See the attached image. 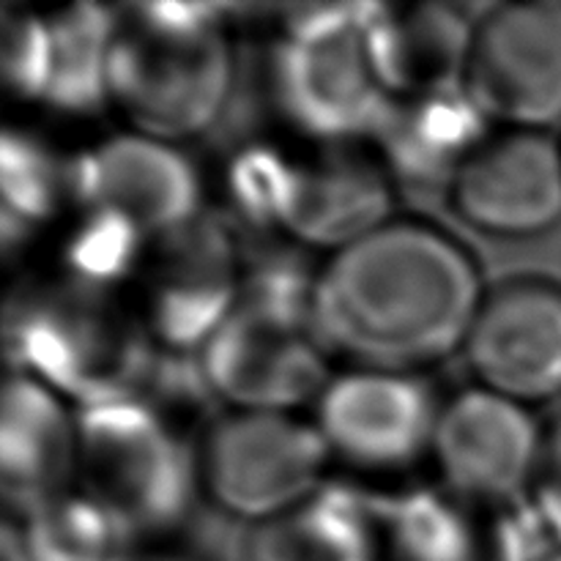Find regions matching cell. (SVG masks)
<instances>
[{"instance_id":"cell-13","label":"cell","mask_w":561,"mask_h":561,"mask_svg":"<svg viewBox=\"0 0 561 561\" xmlns=\"http://www.w3.org/2000/svg\"><path fill=\"white\" fill-rule=\"evenodd\" d=\"M392 561H537L553 551L526 502L422 485L381 510Z\"/></svg>"},{"instance_id":"cell-22","label":"cell","mask_w":561,"mask_h":561,"mask_svg":"<svg viewBox=\"0 0 561 561\" xmlns=\"http://www.w3.org/2000/svg\"><path fill=\"white\" fill-rule=\"evenodd\" d=\"M47 20L53 33V60L42 107L80 118L107 110L115 9L102 3H77L53 11Z\"/></svg>"},{"instance_id":"cell-21","label":"cell","mask_w":561,"mask_h":561,"mask_svg":"<svg viewBox=\"0 0 561 561\" xmlns=\"http://www.w3.org/2000/svg\"><path fill=\"white\" fill-rule=\"evenodd\" d=\"M9 548L16 561H129L135 537L80 488L14 513Z\"/></svg>"},{"instance_id":"cell-10","label":"cell","mask_w":561,"mask_h":561,"mask_svg":"<svg viewBox=\"0 0 561 561\" xmlns=\"http://www.w3.org/2000/svg\"><path fill=\"white\" fill-rule=\"evenodd\" d=\"M442 405L420 373L354 367L329 378L312 422L332 460L362 474H398L433 453Z\"/></svg>"},{"instance_id":"cell-12","label":"cell","mask_w":561,"mask_h":561,"mask_svg":"<svg viewBox=\"0 0 561 561\" xmlns=\"http://www.w3.org/2000/svg\"><path fill=\"white\" fill-rule=\"evenodd\" d=\"M477 383L524 405L561 394V283L513 274L488 285L463 340Z\"/></svg>"},{"instance_id":"cell-20","label":"cell","mask_w":561,"mask_h":561,"mask_svg":"<svg viewBox=\"0 0 561 561\" xmlns=\"http://www.w3.org/2000/svg\"><path fill=\"white\" fill-rule=\"evenodd\" d=\"M244 561H387L381 510L354 488L323 482L285 513L250 526Z\"/></svg>"},{"instance_id":"cell-16","label":"cell","mask_w":561,"mask_h":561,"mask_svg":"<svg viewBox=\"0 0 561 561\" xmlns=\"http://www.w3.org/2000/svg\"><path fill=\"white\" fill-rule=\"evenodd\" d=\"M394 186L365 142L294 153L279 236L334 255L394 217Z\"/></svg>"},{"instance_id":"cell-28","label":"cell","mask_w":561,"mask_h":561,"mask_svg":"<svg viewBox=\"0 0 561 561\" xmlns=\"http://www.w3.org/2000/svg\"><path fill=\"white\" fill-rule=\"evenodd\" d=\"M537 561H561V551H557V548H553V551H548L546 557H540Z\"/></svg>"},{"instance_id":"cell-17","label":"cell","mask_w":561,"mask_h":561,"mask_svg":"<svg viewBox=\"0 0 561 561\" xmlns=\"http://www.w3.org/2000/svg\"><path fill=\"white\" fill-rule=\"evenodd\" d=\"M0 485L11 513L77 488V409L20 370L3 381Z\"/></svg>"},{"instance_id":"cell-23","label":"cell","mask_w":561,"mask_h":561,"mask_svg":"<svg viewBox=\"0 0 561 561\" xmlns=\"http://www.w3.org/2000/svg\"><path fill=\"white\" fill-rule=\"evenodd\" d=\"M69 208V159L27 129L5 126L0 142V225L5 250Z\"/></svg>"},{"instance_id":"cell-6","label":"cell","mask_w":561,"mask_h":561,"mask_svg":"<svg viewBox=\"0 0 561 561\" xmlns=\"http://www.w3.org/2000/svg\"><path fill=\"white\" fill-rule=\"evenodd\" d=\"M77 488L131 537L168 535L201 491L197 447L142 394L77 409Z\"/></svg>"},{"instance_id":"cell-4","label":"cell","mask_w":561,"mask_h":561,"mask_svg":"<svg viewBox=\"0 0 561 561\" xmlns=\"http://www.w3.org/2000/svg\"><path fill=\"white\" fill-rule=\"evenodd\" d=\"M228 11L208 3L115 9L107 93L129 131L181 146L217 124L236 82Z\"/></svg>"},{"instance_id":"cell-18","label":"cell","mask_w":561,"mask_h":561,"mask_svg":"<svg viewBox=\"0 0 561 561\" xmlns=\"http://www.w3.org/2000/svg\"><path fill=\"white\" fill-rule=\"evenodd\" d=\"M491 131V121L458 85L392 99L367 146L394 184L420 190L444 186L447 192Z\"/></svg>"},{"instance_id":"cell-15","label":"cell","mask_w":561,"mask_h":561,"mask_svg":"<svg viewBox=\"0 0 561 561\" xmlns=\"http://www.w3.org/2000/svg\"><path fill=\"white\" fill-rule=\"evenodd\" d=\"M542 427L529 405L477 383L444 400L431 458L455 491L524 502L540 460Z\"/></svg>"},{"instance_id":"cell-27","label":"cell","mask_w":561,"mask_h":561,"mask_svg":"<svg viewBox=\"0 0 561 561\" xmlns=\"http://www.w3.org/2000/svg\"><path fill=\"white\" fill-rule=\"evenodd\" d=\"M129 561H192V559L175 557V553H131Z\"/></svg>"},{"instance_id":"cell-7","label":"cell","mask_w":561,"mask_h":561,"mask_svg":"<svg viewBox=\"0 0 561 561\" xmlns=\"http://www.w3.org/2000/svg\"><path fill=\"white\" fill-rule=\"evenodd\" d=\"M332 460L316 422L299 414L225 411L197 447L201 491L241 524L257 526L323 485Z\"/></svg>"},{"instance_id":"cell-9","label":"cell","mask_w":561,"mask_h":561,"mask_svg":"<svg viewBox=\"0 0 561 561\" xmlns=\"http://www.w3.org/2000/svg\"><path fill=\"white\" fill-rule=\"evenodd\" d=\"M329 345L312 321L239 305L197 351L208 394L228 411L294 414L329 383Z\"/></svg>"},{"instance_id":"cell-2","label":"cell","mask_w":561,"mask_h":561,"mask_svg":"<svg viewBox=\"0 0 561 561\" xmlns=\"http://www.w3.org/2000/svg\"><path fill=\"white\" fill-rule=\"evenodd\" d=\"M69 211L64 272L118 288L157 241L206 211L203 181L175 142L121 131L69 157Z\"/></svg>"},{"instance_id":"cell-19","label":"cell","mask_w":561,"mask_h":561,"mask_svg":"<svg viewBox=\"0 0 561 561\" xmlns=\"http://www.w3.org/2000/svg\"><path fill=\"white\" fill-rule=\"evenodd\" d=\"M474 22L449 3L381 5L367 27V49L392 99L463 85Z\"/></svg>"},{"instance_id":"cell-11","label":"cell","mask_w":561,"mask_h":561,"mask_svg":"<svg viewBox=\"0 0 561 561\" xmlns=\"http://www.w3.org/2000/svg\"><path fill=\"white\" fill-rule=\"evenodd\" d=\"M463 91L491 124H561V0L502 3L474 22Z\"/></svg>"},{"instance_id":"cell-3","label":"cell","mask_w":561,"mask_h":561,"mask_svg":"<svg viewBox=\"0 0 561 561\" xmlns=\"http://www.w3.org/2000/svg\"><path fill=\"white\" fill-rule=\"evenodd\" d=\"M3 327L11 370L75 409L140 394L162 354L118 288L71 272L22 283L5 301Z\"/></svg>"},{"instance_id":"cell-8","label":"cell","mask_w":561,"mask_h":561,"mask_svg":"<svg viewBox=\"0 0 561 561\" xmlns=\"http://www.w3.org/2000/svg\"><path fill=\"white\" fill-rule=\"evenodd\" d=\"M244 261L241 230L211 211L148 250L135 277V307L159 351L197 356L239 307Z\"/></svg>"},{"instance_id":"cell-25","label":"cell","mask_w":561,"mask_h":561,"mask_svg":"<svg viewBox=\"0 0 561 561\" xmlns=\"http://www.w3.org/2000/svg\"><path fill=\"white\" fill-rule=\"evenodd\" d=\"M53 60V33L47 14L9 5L3 11V85L20 102L44 104Z\"/></svg>"},{"instance_id":"cell-5","label":"cell","mask_w":561,"mask_h":561,"mask_svg":"<svg viewBox=\"0 0 561 561\" xmlns=\"http://www.w3.org/2000/svg\"><path fill=\"white\" fill-rule=\"evenodd\" d=\"M378 9L381 3H312L279 16L268 91L285 124L312 146L367 142L392 102L367 49Z\"/></svg>"},{"instance_id":"cell-14","label":"cell","mask_w":561,"mask_h":561,"mask_svg":"<svg viewBox=\"0 0 561 561\" xmlns=\"http://www.w3.org/2000/svg\"><path fill=\"white\" fill-rule=\"evenodd\" d=\"M455 217L493 239H535L561 219V140L493 129L447 186Z\"/></svg>"},{"instance_id":"cell-26","label":"cell","mask_w":561,"mask_h":561,"mask_svg":"<svg viewBox=\"0 0 561 561\" xmlns=\"http://www.w3.org/2000/svg\"><path fill=\"white\" fill-rule=\"evenodd\" d=\"M524 502L529 504L548 546L561 551V411L542 427L540 460Z\"/></svg>"},{"instance_id":"cell-1","label":"cell","mask_w":561,"mask_h":561,"mask_svg":"<svg viewBox=\"0 0 561 561\" xmlns=\"http://www.w3.org/2000/svg\"><path fill=\"white\" fill-rule=\"evenodd\" d=\"M482 283L469 247L427 217L394 214L321 263L316 327L359 367L420 373L463 348Z\"/></svg>"},{"instance_id":"cell-24","label":"cell","mask_w":561,"mask_h":561,"mask_svg":"<svg viewBox=\"0 0 561 561\" xmlns=\"http://www.w3.org/2000/svg\"><path fill=\"white\" fill-rule=\"evenodd\" d=\"M290 159L294 153L266 142L241 148L230 159L225 170V195L236 228L279 236Z\"/></svg>"}]
</instances>
